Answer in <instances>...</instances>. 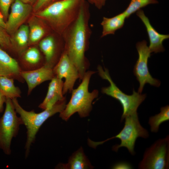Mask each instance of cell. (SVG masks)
I'll return each instance as SVG.
<instances>
[{
    "label": "cell",
    "instance_id": "cell-32",
    "mask_svg": "<svg viewBox=\"0 0 169 169\" xmlns=\"http://www.w3.org/2000/svg\"><path fill=\"white\" fill-rule=\"evenodd\" d=\"M22 2L30 4L35 2L36 0H20Z\"/></svg>",
    "mask_w": 169,
    "mask_h": 169
},
{
    "label": "cell",
    "instance_id": "cell-14",
    "mask_svg": "<svg viewBox=\"0 0 169 169\" xmlns=\"http://www.w3.org/2000/svg\"><path fill=\"white\" fill-rule=\"evenodd\" d=\"M21 71L17 60L0 46V76H7L23 83Z\"/></svg>",
    "mask_w": 169,
    "mask_h": 169
},
{
    "label": "cell",
    "instance_id": "cell-30",
    "mask_svg": "<svg viewBox=\"0 0 169 169\" xmlns=\"http://www.w3.org/2000/svg\"><path fill=\"white\" fill-rule=\"evenodd\" d=\"M6 98L0 93V113H2L4 110V104L5 103Z\"/></svg>",
    "mask_w": 169,
    "mask_h": 169
},
{
    "label": "cell",
    "instance_id": "cell-5",
    "mask_svg": "<svg viewBox=\"0 0 169 169\" xmlns=\"http://www.w3.org/2000/svg\"><path fill=\"white\" fill-rule=\"evenodd\" d=\"M100 76L103 79L107 80L110 85L107 87L102 88L101 92L118 100L121 104L123 109V113L121 120L129 115L137 113L139 105L145 100L146 95L136 92L134 89L131 95H129L123 92L117 86L112 79L108 69H103L100 65L97 67Z\"/></svg>",
    "mask_w": 169,
    "mask_h": 169
},
{
    "label": "cell",
    "instance_id": "cell-6",
    "mask_svg": "<svg viewBox=\"0 0 169 169\" xmlns=\"http://www.w3.org/2000/svg\"><path fill=\"white\" fill-rule=\"evenodd\" d=\"M124 127L115 136L106 140L94 142L95 147L106 141L113 138H118L120 140V144L113 146V149L117 151L121 147H125L132 155L135 154L134 147L136 139L139 137L148 138L149 134L148 131L143 127L140 122L137 113L126 116Z\"/></svg>",
    "mask_w": 169,
    "mask_h": 169
},
{
    "label": "cell",
    "instance_id": "cell-15",
    "mask_svg": "<svg viewBox=\"0 0 169 169\" xmlns=\"http://www.w3.org/2000/svg\"><path fill=\"white\" fill-rule=\"evenodd\" d=\"M64 83L62 79L54 76L51 80L46 95L38 107L43 110L50 108L57 102L65 98L63 93Z\"/></svg>",
    "mask_w": 169,
    "mask_h": 169
},
{
    "label": "cell",
    "instance_id": "cell-29",
    "mask_svg": "<svg viewBox=\"0 0 169 169\" xmlns=\"http://www.w3.org/2000/svg\"><path fill=\"white\" fill-rule=\"evenodd\" d=\"M131 167L128 164L126 163H120L114 166L113 167L114 169H129L131 168Z\"/></svg>",
    "mask_w": 169,
    "mask_h": 169
},
{
    "label": "cell",
    "instance_id": "cell-3",
    "mask_svg": "<svg viewBox=\"0 0 169 169\" xmlns=\"http://www.w3.org/2000/svg\"><path fill=\"white\" fill-rule=\"evenodd\" d=\"M12 100L16 111L19 115L23 125H25L27 130L25 146V156L27 158L40 127L49 118L63 111L66 105V99L65 98L58 101L51 108L44 110L39 113H35L33 110L30 111L25 110L20 105L17 98L13 99Z\"/></svg>",
    "mask_w": 169,
    "mask_h": 169
},
{
    "label": "cell",
    "instance_id": "cell-19",
    "mask_svg": "<svg viewBox=\"0 0 169 169\" xmlns=\"http://www.w3.org/2000/svg\"><path fill=\"white\" fill-rule=\"evenodd\" d=\"M126 18L123 12L111 18L104 17L100 23L102 28L101 37L114 34L117 30L123 27Z\"/></svg>",
    "mask_w": 169,
    "mask_h": 169
},
{
    "label": "cell",
    "instance_id": "cell-24",
    "mask_svg": "<svg viewBox=\"0 0 169 169\" xmlns=\"http://www.w3.org/2000/svg\"><path fill=\"white\" fill-rule=\"evenodd\" d=\"M45 33L44 28L40 25H32L29 29L28 41L30 44L37 42L44 35Z\"/></svg>",
    "mask_w": 169,
    "mask_h": 169
},
{
    "label": "cell",
    "instance_id": "cell-28",
    "mask_svg": "<svg viewBox=\"0 0 169 169\" xmlns=\"http://www.w3.org/2000/svg\"><path fill=\"white\" fill-rule=\"evenodd\" d=\"M97 8L100 9L104 6L106 0H89Z\"/></svg>",
    "mask_w": 169,
    "mask_h": 169
},
{
    "label": "cell",
    "instance_id": "cell-31",
    "mask_svg": "<svg viewBox=\"0 0 169 169\" xmlns=\"http://www.w3.org/2000/svg\"><path fill=\"white\" fill-rule=\"evenodd\" d=\"M6 22L4 20V18L3 15L0 12V27L5 29Z\"/></svg>",
    "mask_w": 169,
    "mask_h": 169
},
{
    "label": "cell",
    "instance_id": "cell-18",
    "mask_svg": "<svg viewBox=\"0 0 169 169\" xmlns=\"http://www.w3.org/2000/svg\"><path fill=\"white\" fill-rule=\"evenodd\" d=\"M58 168L65 169H91L93 167L80 147L74 153L66 164H59Z\"/></svg>",
    "mask_w": 169,
    "mask_h": 169
},
{
    "label": "cell",
    "instance_id": "cell-21",
    "mask_svg": "<svg viewBox=\"0 0 169 169\" xmlns=\"http://www.w3.org/2000/svg\"><path fill=\"white\" fill-rule=\"evenodd\" d=\"M159 113L151 117L149 119L148 124L152 132H157L161 124L169 120V105L161 107Z\"/></svg>",
    "mask_w": 169,
    "mask_h": 169
},
{
    "label": "cell",
    "instance_id": "cell-25",
    "mask_svg": "<svg viewBox=\"0 0 169 169\" xmlns=\"http://www.w3.org/2000/svg\"><path fill=\"white\" fill-rule=\"evenodd\" d=\"M0 46L4 50L12 49L13 48L11 40L7 32L5 29L0 27Z\"/></svg>",
    "mask_w": 169,
    "mask_h": 169
},
{
    "label": "cell",
    "instance_id": "cell-17",
    "mask_svg": "<svg viewBox=\"0 0 169 169\" xmlns=\"http://www.w3.org/2000/svg\"><path fill=\"white\" fill-rule=\"evenodd\" d=\"M45 58L44 65L53 69L59 61L57 58V46L54 37L48 35L42 39L39 44Z\"/></svg>",
    "mask_w": 169,
    "mask_h": 169
},
{
    "label": "cell",
    "instance_id": "cell-20",
    "mask_svg": "<svg viewBox=\"0 0 169 169\" xmlns=\"http://www.w3.org/2000/svg\"><path fill=\"white\" fill-rule=\"evenodd\" d=\"M14 80L7 76H0V93L6 98L12 100L21 97V91L15 86Z\"/></svg>",
    "mask_w": 169,
    "mask_h": 169
},
{
    "label": "cell",
    "instance_id": "cell-12",
    "mask_svg": "<svg viewBox=\"0 0 169 169\" xmlns=\"http://www.w3.org/2000/svg\"><path fill=\"white\" fill-rule=\"evenodd\" d=\"M21 75L28 87L29 95L36 87L45 81L51 80L54 77L53 69L45 65L30 71H22Z\"/></svg>",
    "mask_w": 169,
    "mask_h": 169
},
{
    "label": "cell",
    "instance_id": "cell-13",
    "mask_svg": "<svg viewBox=\"0 0 169 169\" xmlns=\"http://www.w3.org/2000/svg\"><path fill=\"white\" fill-rule=\"evenodd\" d=\"M136 14L146 28L150 43L148 47L151 52L157 53L163 52L165 48L163 42L169 38V35L159 33L151 25L149 19L142 10L141 9L138 10L136 12Z\"/></svg>",
    "mask_w": 169,
    "mask_h": 169
},
{
    "label": "cell",
    "instance_id": "cell-23",
    "mask_svg": "<svg viewBox=\"0 0 169 169\" xmlns=\"http://www.w3.org/2000/svg\"><path fill=\"white\" fill-rule=\"evenodd\" d=\"M158 3L157 0H131L128 6L123 12L127 18L142 8L150 4Z\"/></svg>",
    "mask_w": 169,
    "mask_h": 169
},
{
    "label": "cell",
    "instance_id": "cell-1",
    "mask_svg": "<svg viewBox=\"0 0 169 169\" xmlns=\"http://www.w3.org/2000/svg\"><path fill=\"white\" fill-rule=\"evenodd\" d=\"M89 14L83 0L77 18L64 34V50L77 68L80 80L83 78L88 67L85 53L90 36Z\"/></svg>",
    "mask_w": 169,
    "mask_h": 169
},
{
    "label": "cell",
    "instance_id": "cell-8",
    "mask_svg": "<svg viewBox=\"0 0 169 169\" xmlns=\"http://www.w3.org/2000/svg\"><path fill=\"white\" fill-rule=\"evenodd\" d=\"M169 166V136L159 139L144 154L138 165L140 169H166Z\"/></svg>",
    "mask_w": 169,
    "mask_h": 169
},
{
    "label": "cell",
    "instance_id": "cell-27",
    "mask_svg": "<svg viewBox=\"0 0 169 169\" xmlns=\"http://www.w3.org/2000/svg\"><path fill=\"white\" fill-rule=\"evenodd\" d=\"M50 0H38L34 8V10L35 11H37L38 10L44 5H46Z\"/></svg>",
    "mask_w": 169,
    "mask_h": 169
},
{
    "label": "cell",
    "instance_id": "cell-33",
    "mask_svg": "<svg viewBox=\"0 0 169 169\" xmlns=\"http://www.w3.org/2000/svg\"></svg>",
    "mask_w": 169,
    "mask_h": 169
},
{
    "label": "cell",
    "instance_id": "cell-7",
    "mask_svg": "<svg viewBox=\"0 0 169 169\" xmlns=\"http://www.w3.org/2000/svg\"><path fill=\"white\" fill-rule=\"evenodd\" d=\"M3 114L0 118V148L5 154L11 153L12 139L17 135L23 122L17 115L12 99L6 98Z\"/></svg>",
    "mask_w": 169,
    "mask_h": 169
},
{
    "label": "cell",
    "instance_id": "cell-2",
    "mask_svg": "<svg viewBox=\"0 0 169 169\" xmlns=\"http://www.w3.org/2000/svg\"><path fill=\"white\" fill-rule=\"evenodd\" d=\"M83 0H60L36 14L47 20L58 32L64 34L77 18Z\"/></svg>",
    "mask_w": 169,
    "mask_h": 169
},
{
    "label": "cell",
    "instance_id": "cell-10",
    "mask_svg": "<svg viewBox=\"0 0 169 169\" xmlns=\"http://www.w3.org/2000/svg\"><path fill=\"white\" fill-rule=\"evenodd\" d=\"M54 76L62 79L64 78L63 89V95L71 92L76 80L79 79V72L64 50L58 61L53 69Z\"/></svg>",
    "mask_w": 169,
    "mask_h": 169
},
{
    "label": "cell",
    "instance_id": "cell-11",
    "mask_svg": "<svg viewBox=\"0 0 169 169\" xmlns=\"http://www.w3.org/2000/svg\"><path fill=\"white\" fill-rule=\"evenodd\" d=\"M32 7L30 4L20 0H14L11 5L10 13L6 22L5 30L11 32L21 25L32 11Z\"/></svg>",
    "mask_w": 169,
    "mask_h": 169
},
{
    "label": "cell",
    "instance_id": "cell-26",
    "mask_svg": "<svg viewBox=\"0 0 169 169\" xmlns=\"http://www.w3.org/2000/svg\"><path fill=\"white\" fill-rule=\"evenodd\" d=\"M14 1V0H0V10L4 19L8 18L10 8Z\"/></svg>",
    "mask_w": 169,
    "mask_h": 169
},
{
    "label": "cell",
    "instance_id": "cell-22",
    "mask_svg": "<svg viewBox=\"0 0 169 169\" xmlns=\"http://www.w3.org/2000/svg\"><path fill=\"white\" fill-rule=\"evenodd\" d=\"M29 29L26 25L19 27L15 35V40L18 49L22 50L27 46L29 38Z\"/></svg>",
    "mask_w": 169,
    "mask_h": 169
},
{
    "label": "cell",
    "instance_id": "cell-4",
    "mask_svg": "<svg viewBox=\"0 0 169 169\" xmlns=\"http://www.w3.org/2000/svg\"><path fill=\"white\" fill-rule=\"evenodd\" d=\"M95 72L90 70L86 72L79 85L76 89L72 90L69 102L59 113V117L62 119L67 121L71 116L77 112L82 118L89 115L92 109V102L98 95V91L97 90L91 92L88 90L90 79Z\"/></svg>",
    "mask_w": 169,
    "mask_h": 169
},
{
    "label": "cell",
    "instance_id": "cell-9",
    "mask_svg": "<svg viewBox=\"0 0 169 169\" xmlns=\"http://www.w3.org/2000/svg\"><path fill=\"white\" fill-rule=\"evenodd\" d=\"M136 47L138 54V58L134 66L133 72L139 83L138 92L141 94L146 84L159 87L161 82L153 78L149 72L148 63L151 52L147 45V42L143 40L137 42Z\"/></svg>",
    "mask_w": 169,
    "mask_h": 169
},
{
    "label": "cell",
    "instance_id": "cell-16",
    "mask_svg": "<svg viewBox=\"0 0 169 169\" xmlns=\"http://www.w3.org/2000/svg\"><path fill=\"white\" fill-rule=\"evenodd\" d=\"M22 71H30L39 68L44 65L39 49L32 47L27 49L23 54L22 60L18 61Z\"/></svg>",
    "mask_w": 169,
    "mask_h": 169
}]
</instances>
